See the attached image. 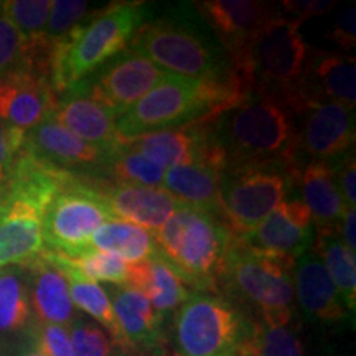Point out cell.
<instances>
[{
	"instance_id": "4316f807",
	"label": "cell",
	"mask_w": 356,
	"mask_h": 356,
	"mask_svg": "<svg viewBox=\"0 0 356 356\" xmlns=\"http://www.w3.org/2000/svg\"><path fill=\"white\" fill-rule=\"evenodd\" d=\"M129 286L144 293L162 320L180 309L191 296L180 275L159 254L144 262L131 264Z\"/></svg>"
},
{
	"instance_id": "44dd1931",
	"label": "cell",
	"mask_w": 356,
	"mask_h": 356,
	"mask_svg": "<svg viewBox=\"0 0 356 356\" xmlns=\"http://www.w3.org/2000/svg\"><path fill=\"white\" fill-rule=\"evenodd\" d=\"M50 119L88 144L122 149V139L115 132L114 115L88 95L81 81L56 96Z\"/></svg>"
},
{
	"instance_id": "6da1fadb",
	"label": "cell",
	"mask_w": 356,
	"mask_h": 356,
	"mask_svg": "<svg viewBox=\"0 0 356 356\" xmlns=\"http://www.w3.org/2000/svg\"><path fill=\"white\" fill-rule=\"evenodd\" d=\"M226 167L297 168V118L282 96L251 89L203 121Z\"/></svg>"
},
{
	"instance_id": "d590c367",
	"label": "cell",
	"mask_w": 356,
	"mask_h": 356,
	"mask_svg": "<svg viewBox=\"0 0 356 356\" xmlns=\"http://www.w3.org/2000/svg\"><path fill=\"white\" fill-rule=\"evenodd\" d=\"M73 356H118L119 346L99 323L79 314L68 327Z\"/></svg>"
},
{
	"instance_id": "277c9868",
	"label": "cell",
	"mask_w": 356,
	"mask_h": 356,
	"mask_svg": "<svg viewBox=\"0 0 356 356\" xmlns=\"http://www.w3.org/2000/svg\"><path fill=\"white\" fill-rule=\"evenodd\" d=\"M154 6L118 2L101 8L68 38L53 44L50 84L61 95L131 47L132 40L152 19Z\"/></svg>"
},
{
	"instance_id": "c3c4849f",
	"label": "cell",
	"mask_w": 356,
	"mask_h": 356,
	"mask_svg": "<svg viewBox=\"0 0 356 356\" xmlns=\"http://www.w3.org/2000/svg\"><path fill=\"white\" fill-rule=\"evenodd\" d=\"M172 356H180V355H178V353H177V355H172Z\"/></svg>"
},
{
	"instance_id": "60d3db41",
	"label": "cell",
	"mask_w": 356,
	"mask_h": 356,
	"mask_svg": "<svg viewBox=\"0 0 356 356\" xmlns=\"http://www.w3.org/2000/svg\"><path fill=\"white\" fill-rule=\"evenodd\" d=\"M24 137L25 132L10 127L0 119V181L6 178L12 163L15 162L17 155L24 147Z\"/></svg>"
},
{
	"instance_id": "8d00e7d4",
	"label": "cell",
	"mask_w": 356,
	"mask_h": 356,
	"mask_svg": "<svg viewBox=\"0 0 356 356\" xmlns=\"http://www.w3.org/2000/svg\"><path fill=\"white\" fill-rule=\"evenodd\" d=\"M99 10L101 8H91V3L84 0H55L51 2L44 37L50 43L61 42Z\"/></svg>"
},
{
	"instance_id": "8fae6325",
	"label": "cell",
	"mask_w": 356,
	"mask_h": 356,
	"mask_svg": "<svg viewBox=\"0 0 356 356\" xmlns=\"http://www.w3.org/2000/svg\"><path fill=\"white\" fill-rule=\"evenodd\" d=\"M297 140L296 157L300 163H327L332 165L355 145V108L341 102L310 104L296 114Z\"/></svg>"
},
{
	"instance_id": "7dc6e473",
	"label": "cell",
	"mask_w": 356,
	"mask_h": 356,
	"mask_svg": "<svg viewBox=\"0 0 356 356\" xmlns=\"http://www.w3.org/2000/svg\"><path fill=\"white\" fill-rule=\"evenodd\" d=\"M2 3H3V2H0V13H2Z\"/></svg>"
},
{
	"instance_id": "8992f818",
	"label": "cell",
	"mask_w": 356,
	"mask_h": 356,
	"mask_svg": "<svg viewBox=\"0 0 356 356\" xmlns=\"http://www.w3.org/2000/svg\"><path fill=\"white\" fill-rule=\"evenodd\" d=\"M292 262L264 254L234 238L226 254L220 286L256 312L259 320L282 322L296 317Z\"/></svg>"
},
{
	"instance_id": "4fadbf2b",
	"label": "cell",
	"mask_w": 356,
	"mask_h": 356,
	"mask_svg": "<svg viewBox=\"0 0 356 356\" xmlns=\"http://www.w3.org/2000/svg\"><path fill=\"white\" fill-rule=\"evenodd\" d=\"M24 147L44 162L95 185L97 180H106L108 167L122 150L88 144L53 119H47L25 132Z\"/></svg>"
},
{
	"instance_id": "5b68a950",
	"label": "cell",
	"mask_w": 356,
	"mask_h": 356,
	"mask_svg": "<svg viewBox=\"0 0 356 356\" xmlns=\"http://www.w3.org/2000/svg\"><path fill=\"white\" fill-rule=\"evenodd\" d=\"M154 236L159 256L186 286L218 292L226 254L236 238L220 218L181 203Z\"/></svg>"
},
{
	"instance_id": "52a82bcc",
	"label": "cell",
	"mask_w": 356,
	"mask_h": 356,
	"mask_svg": "<svg viewBox=\"0 0 356 356\" xmlns=\"http://www.w3.org/2000/svg\"><path fill=\"white\" fill-rule=\"evenodd\" d=\"M299 172L286 165L226 167L220 184L218 218L236 238H244L296 188Z\"/></svg>"
},
{
	"instance_id": "ee69618b",
	"label": "cell",
	"mask_w": 356,
	"mask_h": 356,
	"mask_svg": "<svg viewBox=\"0 0 356 356\" xmlns=\"http://www.w3.org/2000/svg\"><path fill=\"white\" fill-rule=\"evenodd\" d=\"M356 213L355 208H348L343 215V220H341L340 225V233H341V241L345 243V246L351 249V251H356Z\"/></svg>"
},
{
	"instance_id": "d4e9b609",
	"label": "cell",
	"mask_w": 356,
	"mask_h": 356,
	"mask_svg": "<svg viewBox=\"0 0 356 356\" xmlns=\"http://www.w3.org/2000/svg\"><path fill=\"white\" fill-rule=\"evenodd\" d=\"M297 186L300 188V200L314 221L315 233H340L341 220L350 207L341 197L332 167L318 162L305 163L300 167Z\"/></svg>"
},
{
	"instance_id": "3957f363",
	"label": "cell",
	"mask_w": 356,
	"mask_h": 356,
	"mask_svg": "<svg viewBox=\"0 0 356 356\" xmlns=\"http://www.w3.org/2000/svg\"><path fill=\"white\" fill-rule=\"evenodd\" d=\"M246 92L238 78L208 81L167 73L142 99L115 118V132L124 142L142 134L203 122Z\"/></svg>"
},
{
	"instance_id": "1f68e13d",
	"label": "cell",
	"mask_w": 356,
	"mask_h": 356,
	"mask_svg": "<svg viewBox=\"0 0 356 356\" xmlns=\"http://www.w3.org/2000/svg\"><path fill=\"white\" fill-rule=\"evenodd\" d=\"M47 252L50 261L66 277L70 299L73 302L74 309H79L83 314H86L89 318L95 320L96 323H99L101 327L113 337L115 345H118V325H115L111 297L108 296V292H106V289H102L99 284L83 279L81 275L73 273L70 267L61 264L51 251Z\"/></svg>"
},
{
	"instance_id": "603a6c76",
	"label": "cell",
	"mask_w": 356,
	"mask_h": 356,
	"mask_svg": "<svg viewBox=\"0 0 356 356\" xmlns=\"http://www.w3.org/2000/svg\"><path fill=\"white\" fill-rule=\"evenodd\" d=\"M293 296L307 317L318 322H340L348 310L314 248L297 257L292 267Z\"/></svg>"
},
{
	"instance_id": "f35d334b",
	"label": "cell",
	"mask_w": 356,
	"mask_h": 356,
	"mask_svg": "<svg viewBox=\"0 0 356 356\" xmlns=\"http://www.w3.org/2000/svg\"><path fill=\"white\" fill-rule=\"evenodd\" d=\"M32 333L40 350L47 356H73L68 327L56 323H43L35 320Z\"/></svg>"
},
{
	"instance_id": "7bdbcfd3",
	"label": "cell",
	"mask_w": 356,
	"mask_h": 356,
	"mask_svg": "<svg viewBox=\"0 0 356 356\" xmlns=\"http://www.w3.org/2000/svg\"><path fill=\"white\" fill-rule=\"evenodd\" d=\"M332 40L341 50L350 51L356 47V8L346 7L337 15L332 29Z\"/></svg>"
},
{
	"instance_id": "ab89813d",
	"label": "cell",
	"mask_w": 356,
	"mask_h": 356,
	"mask_svg": "<svg viewBox=\"0 0 356 356\" xmlns=\"http://www.w3.org/2000/svg\"><path fill=\"white\" fill-rule=\"evenodd\" d=\"M332 172L335 177L338 188L341 191V197L350 208H355L356 203V160L355 149L348 154L338 159L332 163Z\"/></svg>"
},
{
	"instance_id": "484cf974",
	"label": "cell",
	"mask_w": 356,
	"mask_h": 356,
	"mask_svg": "<svg viewBox=\"0 0 356 356\" xmlns=\"http://www.w3.org/2000/svg\"><path fill=\"white\" fill-rule=\"evenodd\" d=\"M222 170L225 163L218 159L167 168L163 173L162 188L180 203L218 216Z\"/></svg>"
},
{
	"instance_id": "cb8c5ba5",
	"label": "cell",
	"mask_w": 356,
	"mask_h": 356,
	"mask_svg": "<svg viewBox=\"0 0 356 356\" xmlns=\"http://www.w3.org/2000/svg\"><path fill=\"white\" fill-rule=\"evenodd\" d=\"M29 286L30 304L37 322L70 327L78 315L70 299L68 282L44 251L42 256L22 266Z\"/></svg>"
},
{
	"instance_id": "2e32d148",
	"label": "cell",
	"mask_w": 356,
	"mask_h": 356,
	"mask_svg": "<svg viewBox=\"0 0 356 356\" xmlns=\"http://www.w3.org/2000/svg\"><path fill=\"white\" fill-rule=\"evenodd\" d=\"M241 241L256 251L296 264L297 257L314 248L315 228L300 198L280 202L275 210Z\"/></svg>"
},
{
	"instance_id": "d6986e66",
	"label": "cell",
	"mask_w": 356,
	"mask_h": 356,
	"mask_svg": "<svg viewBox=\"0 0 356 356\" xmlns=\"http://www.w3.org/2000/svg\"><path fill=\"white\" fill-rule=\"evenodd\" d=\"M42 216L0 185V269L22 267L47 251Z\"/></svg>"
},
{
	"instance_id": "b9f144b4",
	"label": "cell",
	"mask_w": 356,
	"mask_h": 356,
	"mask_svg": "<svg viewBox=\"0 0 356 356\" xmlns=\"http://www.w3.org/2000/svg\"><path fill=\"white\" fill-rule=\"evenodd\" d=\"M335 2L333 0H291L282 2L279 7V13H286V19L296 22L300 25L302 22L312 19V17L323 15L333 10Z\"/></svg>"
},
{
	"instance_id": "ac0fdd59",
	"label": "cell",
	"mask_w": 356,
	"mask_h": 356,
	"mask_svg": "<svg viewBox=\"0 0 356 356\" xmlns=\"http://www.w3.org/2000/svg\"><path fill=\"white\" fill-rule=\"evenodd\" d=\"M113 312L118 325V346L136 353H163V320L139 289L111 286Z\"/></svg>"
},
{
	"instance_id": "4dcf8cb0",
	"label": "cell",
	"mask_w": 356,
	"mask_h": 356,
	"mask_svg": "<svg viewBox=\"0 0 356 356\" xmlns=\"http://www.w3.org/2000/svg\"><path fill=\"white\" fill-rule=\"evenodd\" d=\"M314 249L322 259L325 269L335 284L338 293L353 314L356 307V256L345 246L338 231L315 233Z\"/></svg>"
},
{
	"instance_id": "e0dca14e",
	"label": "cell",
	"mask_w": 356,
	"mask_h": 356,
	"mask_svg": "<svg viewBox=\"0 0 356 356\" xmlns=\"http://www.w3.org/2000/svg\"><path fill=\"white\" fill-rule=\"evenodd\" d=\"M122 147L144 155L163 170L208 159H218L225 163L204 122L142 134L139 137L124 140Z\"/></svg>"
},
{
	"instance_id": "e575fe53",
	"label": "cell",
	"mask_w": 356,
	"mask_h": 356,
	"mask_svg": "<svg viewBox=\"0 0 356 356\" xmlns=\"http://www.w3.org/2000/svg\"><path fill=\"white\" fill-rule=\"evenodd\" d=\"M51 0H8L2 3V15L19 30L25 42L44 37Z\"/></svg>"
},
{
	"instance_id": "ba28073f",
	"label": "cell",
	"mask_w": 356,
	"mask_h": 356,
	"mask_svg": "<svg viewBox=\"0 0 356 356\" xmlns=\"http://www.w3.org/2000/svg\"><path fill=\"white\" fill-rule=\"evenodd\" d=\"M299 29L296 22L279 15L257 32L243 61L233 70L246 91L292 95L310 53Z\"/></svg>"
},
{
	"instance_id": "f6af8a7d",
	"label": "cell",
	"mask_w": 356,
	"mask_h": 356,
	"mask_svg": "<svg viewBox=\"0 0 356 356\" xmlns=\"http://www.w3.org/2000/svg\"><path fill=\"white\" fill-rule=\"evenodd\" d=\"M12 348H13L12 356H47L42 350H40L37 340H35L32 333V328H30V332L26 333L20 341H17Z\"/></svg>"
},
{
	"instance_id": "7402d4cb",
	"label": "cell",
	"mask_w": 356,
	"mask_h": 356,
	"mask_svg": "<svg viewBox=\"0 0 356 356\" xmlns=\"http://www.w3.org/2000/svg\"><path fill=\"white\" fill-rule=\"evenodd\" d=\"M96 190L108 203L114 220L137 225L154 234L181 204L162 186L106 184L97 185Z\"/></svg>"
},
{
	"instance_id": "5bb4252c",
	"label": "cell",
	"mask_w": 356,
	"mask_h": 356,
	"mask_svg": "<svg viewBox=\"0 0 356 356\" xmlns=\"http://www.w3.org/2000/svg\"><path fill=\"white\" fill-rule=\"evenodd\" d=\"M193 6L216 35L233 70L243 61L257 32L280 15L274 3L252 0H207Z\"/></svg>"
},
{
	"instance_id": "9a60e30c",
	"label": "cell",
	"mask_w": 356,
	"mask_h": 356,
	"mask_svg": "<svg viewBox=\"0 0 356 356\" xmlns=\"http://www.w3.org/2000/svg\"><path fill=\"white\" fill-rule=\"evenodd\" d=\"M297 114L307 106L318 102L356 104V61L341 53L314 51L305 61L304 73L291 96L284 97Z\"/></svg>"
},
{
	"instance_id": "f1b7e54d",
	"label": "cell",
	"mask_w": 356,
	"mask_h": 356,
	"mask_svg": "<svg viewBox=\"0 0 356 356\" xmlns=\"http://www.w3.org/2000/svg\"><path fill=\"white\" fill-rule=\"evenodd\" d=\"M236 356H307L297 315L282 322L256 318Z\"/></svg>"
},
{
	"instance_id": "bcb514c9",
	"label": "cell",
	"mask_w": 356,
	"mask_h": 356,
	"mask_svg": "<svg viewBox=\"0 0 356 356\" xmlns=\"http://www.w3.org/2000/svg\"><path fill=\"white\" fill-rule=\"evenodd\" d=\"M118 356H162V353H136V351L119 348Z\"/></svg>"
},
{
	"instance_id": "74e56055",
	"label": "cell",
	"mask_w": 356,
	"mask_h": 356,
	"mask_svg": "<svg viewBox=\"0 0 356 356\" xmlns=\"http://www.w3.org/2000/svg\"><path fill=\"white\" fill-rule=\"evenodd\" d=\"M25 66V40L0 13V76Z\"/></svg>"
},
{
	"instance_id": "f546056e",
	"label": "cell",
	"mask_w": 356,
	"mask_h": 356,
	"mask_svg": "<svg viewBox=\"0 0 356 356\" xmlns=\"http://www.w3.org/2000/svg\"><path fill=\"white\" fill-rule=\"evenodd\" d=\"M89 249L119 256L129 264H137L154 257L157 252L154 233L131 222L113 220L102 225L91 236Z\"/></svg>"
},
{
	"instance_id": "836d02e7",
	"label": "cell",
	"mask_w": 356,
	"mask_h": 356,
	"mask_svg": "<svg viewBox=\"0 0 356 356\" xmlns=\"http://www.w3.org/2000/svg\"><path fill=\"white\" fill-rule=\"evenodd\" d=\"M165 170L155 165L144 155L124 149L115 155L106 172V180L113 178V185H142V186H162Z\"/></svg>"
},
{
	"instance_id": "83f0119b",
	"label": "cell",
	"mask_w": 356,
	"mask_h": 356,
	"mask_svg": "<svg viewBox=\"0 0 356 356\" xmlns=\"http://www.w3.org/2000/svg\"><path fill=\"white\" fill-rule=\"evenodd\" d=\"M35 322L22 267L0 269V350L15 345Z\"/></svg>"
},
{
	"instance_id": "30bf717a",
	"label": "cell",
	"mask_w": 356,
	"mask_h": 356,
	"mask_svg": "<svg viewBox=\"0 0 356 356\" xmlns=\"http://www.w3.org/2000/svg\"><path fill=\"white\" fill-rule=\"evenodd\" d=\"M113 220L108 203L97 193L96 185L76 177L44 208V248L55 254L76 257L89 251L91 236Z\"/></svg>"
},
{
	"instance_id": "7c38bea8",
	"label": "cell",
	"mask_w": 356,
	"mask_h": 356,
	"mask_svg": "<svg viewBox=\"0 0 356 356\" xmlns=\"http://www.w3.org/2000/svg\"><path fill=\"white\" fill-rule=\"evenodd\" d=\"M165 74L167 71L127 48L81 83L88 95L115 119L142 99Z\"/></svg>"
},
{
	"instance_id": "7a4b0ae2",
	"label": "cell",
	"mask_w": 356,
	"mask_h": 356,
	"mask_svg": "<svg viewBox=\"0 0 356 356\" xmlns=\"http://www.w3.org/2000/svg\"><path fill=\"white\" fill-rule=\"evenodd\" d=\"M129 48L170 74L208 81L236 78L229 56L193 3H178L150 19Z\"/></svg>"
},
{
	"instance_id": "ffe728a7",
	"label": "cell",
	"mask_w": 356,
	"mask_h": 356,
	"mask_svg": "<svg viewBox=\"0 0 356 356\" xmlns=\"http://www.w3.org/2000/svg\"><path fill=\"white\" fill-rule=\"evenodd\" d=\"M56 95L47 79L20 68L0 76V119L22 132L32 131L55 108Z\"/></svg>"
},
{
	"instance_id": "9c48e42d",
	"label": "cell",
	"mask_w": 356,
	"mask_h": 356,
	"mask_svg": "<svg viewBox=\"0 0 356 356\" xmlns=\"http://www.w3.org/2000/svg\"><path fill=\"white\" fill-rule=\"evenodd\" d=\"M252 320L218 292L191 293L175 312L173 337L180 356H236Z\"/></svg>"
},
{
	"instance_id": "d6a6232c",
	"label": "cell",
	"mask_w": 356,
	"mask_h": 356,
	"mask_svg": "<svg viewBox=\"0 0 356 356\" xmlns=\"http://www.w3.org/2000/svg\"><path fill=\"white\" fill-rule=\"evenodd\" d=\"M55 256L61 264L70 267L73 273L81 275L83 279L91 280V282L101 280V282H108L111 286L113 284L114 286H124L131 280V264L119 256L111 254V252L89 249V251L76 257H65L60 254Z\"/></svg>"
}]
</instances>
